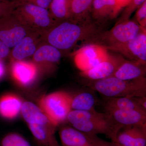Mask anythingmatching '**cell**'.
<instances>
[{"label":"cell","instance_id":"1","mask_svg":"<svg viewBox=\"0 0 146 146\" xmlns=\"http://www.w3.org/2000/svg\"><path fill=\"white\" fill-rule=\"evenodd\" d=\"M101 31L92 20L78 23L69 20L56 23L42 35L48 44L61 51L71 49L79 42L89 43Z\"/></svg>","mask_w":146,"mask_h":146},{"label":"cell","instance_id":"2","mask_svg":"<svg viewBox=\"0 0 146 146\" xmlns=\"http://www.w3.org/2000/svg\"><path fill=\"white\" fill-rule=\"evenodd\" d=\"M67 120L73 127L83 133L104 134L110 139L122 126L107 112L101 113L95 109L91 111L72 110Z\"/></svg>","mask_w":146,"mask_h":146},{"label":"cell","instance_id":"3","mask_svg":"<svg viewBox=\"0 0 146 146\" xmlns=\"http://www.w3.org/2000/svg\"><path fill=\"white\" fill-rule=\"evenodd\" d=\"M90 88L108 98L146 97L145 77L125 80L115 77L97 80H90Z\"/></svg>","mask_w":146,"mask_h":146},{"label":"cell","instance_id":"4","mask_svg":"<svg viewBox=\"0 0 146 146\" xmlns=\"http://www.w3.org/2000/svg\"><path fill=\"white\" fill-rule=\"evenodd\" d=\"M12 14L24 26L42 35L56 24L48 9L29 3L18 4Z\"/></svg>","mask_w":146,"mask_h":146},{"label":"cell","instance_id":"5","mask_svg":"<svg viewBox=\"0 0 146 146\" xmlns=\"http://www.w3.org/2000/svg\"><path fill=\"white\" fill-rule=\"evenodd\" d=\"M146 30L134 20L117 21L109 31L101 32L91 39L89 44H94L105 47L123 44L135 38Z\"/></svg>","mask_w":146,"mask_h":146},{"label":"cell","instance_id":"6","mask_svg":"<svg viewBox=\"0 0 146 146\" xmlns=\"http://www.w3.org/2000/svg\"><path fill=\"white\" fill-rule=\"evenodd\" d=\"M72 98L66 92L58 91L43 97L40 106L50 121L57 126L67 119L72 110Z\"/></svg>","mask_w":146,"mask_h":146},{"label":"cell","instance_id":"7","mask_svg":"<svg viewBox=\"0 0 146 146\" xmlns=\"http://www.w3.org/2000/svg\"><path fill=\"white\" fill-rule=\"evenodd\" d=\"M32 33H36L23 25L12 13L0 18V39L9 48H13L24 37Z\"/></svg>","mask_w":146,"mask_h":146},{"label":"cell","instance_id":"8","mask_svg":"<svg viewBox=\"0 0 146 146\" xmlns=\"http://www.w3.org/2000/svg\"><path fill=\"white\" fill-rule=\"evenodd\" d=\"M105 48L107 50L121 55L129 60L136 61L146 65V30L126 43Z\"/></svg>","mask_w":146,"mask_h":146},{"label":"cell","instance_id":"9","mask_svg":"<svg viewBox=\"0 0 146 146\" xmlns=\"http://www.w3.org/2000/svg\"><path fill=\"white\" fill-rule=\"evenodd\" d=\"M109 53L104 47L94 44L84 45L76 52L75 63L81 72L94 68L106 59Z\"/></svg>","mask_w":146,"mask_h":146},{"label":"cell","instance_id":"10","mask_svg":"<svg viewBox=\"0 0 146 146\" xmlns=\"http://www.w3.org/2000/svg\"><path fill=\"white\" fill-rule=\"evenodd\" d=\"M124 57L119 54H109L106 59L94 68L80 72L82 77L89 80H97L111 77L114 74Z\"/></svg>","mask_w":146,"mask_h":146},{"label":"cell","instance_id":"11","mask_svg":"<svg viewBox=\"0 0 146 146\" xmlns=\"http://www.w3.org/2000/svg\"><path fill=\"white\" fill-rule=\"evenodd\" d=\"M111 139L123 146H146V125L122 126Z\"/></svg>","mask_w":146,"mask_h":146},{"label":"cell","instance_id":"12","mask_svg":"<svg viewBox=\"0 0 146 146\" xmlns=\"http://www.w3.org/2000/svg\"><path fill=\"white\" fill-rule=\"evenodd\" d=\"M122 9L116 0H94L91 18L96 23L112 21L117 18Z\"/></svg>","mask_w":146,"mask_h":146},{"label":"cell","instance_id":"13","mask_svg":"<svg viewBox=\"0 0 146 146\" xmlns=\"http://www.w3.org/2000/svg\"><path fill=\"white\" fill-rule=\"evenodd\" d=\"M106 110L120 125H146V112L114 109Z\"/></svg>","mask_w":146,"mask_h":146},{"label":"cell","instance_id":"14","mask_svg":"<svg viewBox=\"0 0 146 146\" xmlns=\"http://www.w3.org/2000/svg\"><path fill=\"white\" fill-rule=\"evenodd\" d=\"M146 65L125 59L112 76L125 80L145 77Z\"/></svg>","mask_w":146,"mask_h":146},{"label":"cell","instance_id":"15","mask_svg":"<svg viewBox=\"0 0 146 146\" xmlns=\"http://www.w3.org/2000/svg\"><path fill=\"white\" fill-rule=\"evenodd\" d=\"M31 131L36 140L44 146H60L55 136L56 126L52 123L46 125L29 124Z\"/></svg>","mask_w":146,"mask_h":146},{"label":"cell","instance_id":"16","mask_svg":"<svg viewBox=\"0 0 146 146\" xmlns=\"http://www.w3.org/2000/svg\"><path fill=\"white\" fill-rule=\"evenodd\" d=\"M93 1L70 0V20L78 23L92 20L91 13Z\"/></svg>","mask_w":146,"mask_h":146},{"label":"cell","instance_id":"17","mask_svg":"<svg viewBox=\"0 0 146 146\" xmlns=\"http://www.w3.org/2000/svg\"><path fill=\"white\" fill-rule=\"evenodd\" d=\"M59 135L63 146H92L85 134L74 128H62Z\"/></svg>","mask_w":146,"mask_h":146},{"label":"cell","instance_id":"18","mask_svg":"<svg viewBox=\"0 0 146 146\" xmlns=\"http://www.w3.org/2000/svg\"><path fill=\"white\" fill-rule=\"evenodd\" d=\"M37 33H32L24 37L21 42L13 47L12 55L15 59L21 60L33 55L36 51V39Z\"/></svg>","mask_w":146,"mask_h":146},{"label":"cell","instance_id":"19","mask_svg":"<svg viewBox=\"0 0 146 146\" xmlns=\"http://www.w3.org/2000/svg\"><path fill=\"white\" fill-rule=\"evenodd\" d=\"M21 110L24 119L29 124L46 125L52 123L42 110L31 102H25Z\"/></svg>","mask_w":146,"mask_h":146},{"label":"cell","instance_id":"20","mask_svg":"<svg viewBox=\"0 0 146 146\" xmlns=\"http://www.w3.org/2000/svg\"><path fill=\"white\" fill-rule=\"evenodd\" d=\"M14 78L21 84L28 85L34 80L36 74L35 66L31 63L17 62L12 68Z\"/></svg>","mask_w":146,"mask_h":146},{"label":"cell","instance_id":"21","mask_svg":"<svg viewBox=\"0 0 146 146\" xmlns=\"http://www.w3.org/2000/svg\"><path fill=\"white\" fill-rule=\"evenodd\" d=\"M22 106L21 100L15 95H4L0 98V114L4 117L12 119L19 114Z\"/></svg>","mask_w":146,"mask_h":146},{"label":"cell","instance_id":"22","mask_svg":"<svg viewBox=\"0 0 146 146\" xmlns=\"http://www.w3.org/2000/svg\"><path fill=\"white\" fill-rule=\"evenodd\" d=\"M49 13L56 23L70 20V0H52Z\"/></svg>","mask_w":146,"mask_h":146},{"label":"cell","instance_id":"23","mask_svg":"<svg viewBox=\"0 0 146 146\" xmlns=\"http://www.w3.org/2000/svg\"><path fill=\"white\" fill-rule=\"evenodd\" d=\"M61 52L55 47L47 44L36 48L33 58L37 62H47L56 63L61 58Z\"/></svg>","mask_w":146,"mask_h":146},{"label":"cell","instance_id":"24","mask_svg":"<svg viewBox=\"0 0 146 146\" xmlns=\"http://www.w3.org/2000/svg\"><path fill=\"white\" fill-rule=\"evenodd\" d=\"M105 109L136 110L146 112L137 103L133 98L115 97L108 98L106 103Z\"/></svg>","mask_w":146,"mask_h":146},{"label":"cell","instance_id":"25","mask_svg":"<svg viewBox=\"0 0 146 146\" xmlns=\"http://www.w3.org/2000/svg\"><path fill=\"white\" fill-rule=\"evenodd\" d=\"M96 100L90 93L82 92L72 97V110L91 111L95 110Z\"/></svg>","mask_w":146,"mask_h":146},{"label":"cell","instance_id":"26","mask_svg":"<svg viewBox=\"0 0 146 146\" xmlns=\"http://www.w3.org/2000/svg\"><path fill=\"white\" fill-rule=\"evenodd\" d=\"M2 146H31L28 141L16 133H10L4 138Z\"/></svg>","mask_w":146,"mask_h":146},{"label":"cell","instance_id":"27","mask_svg":"<svg viewBox=\"0 0 146 146\" xmlns=\"http://www.w3.org/2000/svg\"><path fill=\"white\" fill-rule=\"evenodd\" d=\"M145 1L146 0H131L125 7V9L123 11L118 21L129 20L131 14Z\"/></svg>","mask_w":146,"mask_h":146},{"label":"cell","instance_id":"28","mask_svg":"<svg viewBox=\"0 0 146 146\" xmlns=\"http://www.w3.org/2000/svg\"><path fill=\"white\" fill-rule=\"evenodd\" d=\"M92 146H123L113 142L108 141L100 138L97 135L84 133Z\"/></svg>","mask_w":146,"mask_h":146},{"label":"cell","instance_id":"29","mask_svg":"<svg viewBox=\"0 0 146 146\" xmlns=\"http://www.w3.org/2000/svg\"><path fill=\"white\" fill-rule=\"evenodd\" d=\"M18 5V3L13 1H0V18L11 14Z\"/></svg>","mask_w":146,"mask_h":146},{"label":"cell","instance_id":"30","mask_svg":"<svg viewBox=\"0 0 146 146\" xmlns=\"http://www.w3.org/2000/svg\"><path fill=\"white\" fill-rule=\"evenodd\" d=\"M135 19L134 21L140 26L146 29V1L136 10Z\"/></svg>","mask_w":146,"mask_h":146},{"label":"cell","instance_id":"31","mask_svg":"<svg viewBox=\"0 0 146 146\" xmlns=\"http://www.w3.org/2000/svg\"><path fill=\"white\" fill-rule=\"evenodd\" d=\"M52 0H20L17 3H29L48 9Z\"/></svg>","mask_w":146,"mask_h":146},{"label":"cell","instance_id":"32","mask_svg":"<svg viewBox=\"0 0 146 146\" xmlns=\"http://www.w3.org/2000/svg\"><path fill=\"white\" fill-rule=\"evenodd\" d=\"M10 52V48L0 39V60L5 58Z\"/></svg>","mask_w":146,"mask_h":146},{"label":"cell","instance_id":"33","mask_svg":"<svg viewBox=\"0 0 146 146\" xmlns=\"http://www.w3.org/2000/svg\"><path fill=\"white\" fill-rule=\"evenodd\" d=\"M133 98L142 108L146 110V97H136Z\"/></svg>","mask_w":146,"mask_h":146},{"label":"cell","instance_id":"34","mask_svg":"<svg viewBox=\"0 0 146 146\" xmlns=\"http://www.w3.org/2000/svg\"><path fill=\"white\" fill-rule=\"evenodd\" d=\"M131 1V0H116L118 5L122 8L126 7Z\"/></svg>","mask_w":146,"mask_h":146},{"label":"cell","instance_id":"35","mask_svg":"<svg viewBox=\"0 0 146 146\" xmlns=\"http://www.w3.org/2000/svg\"><path fill=\"white\" fill-rule=\"evenodd\" d=\"M5 68L3 64L0 61V78L2 77L4 74Z\"/></svg>","mask_w":146,"mask_h":146},{"label":"cell","instance_id":"36","mask_svg":"<svg viewBox=\"0 0 146 146\" xmlns=\"http://www.w3.org/2000/svg\"><path fill=\"white\" fill-rule=\"evenodd\" d=\"M20 1V0H11V1H13L15 2L16 3H18Z\"/></svg>","mask_w":146,"mask_h":146},{"label":"cell","instance_id":"37","mask_svg":"<svg viewBox=\"0 0 146 146\" xmlns=\"http://www.w3.org/2000/svg\"><path fill=\"white\" fill-rule=\"evenodd\" d=\"M2 1V0H0V1Z\"/></svg>","mask_w":146,"mask_h":146}]
</instances>
